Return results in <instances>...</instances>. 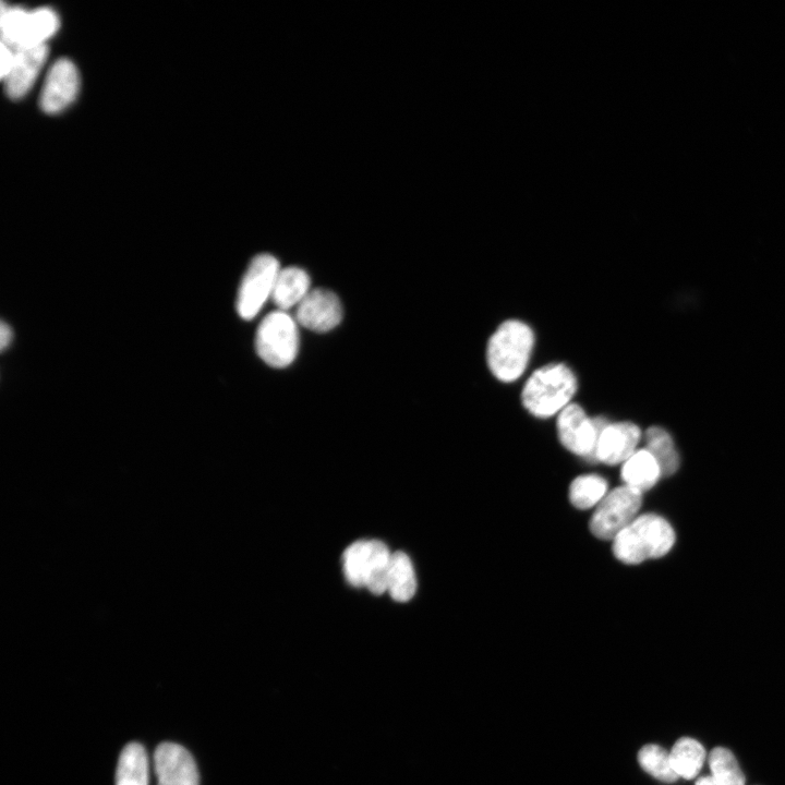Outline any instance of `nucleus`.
Masks as SVG:
<instances>
[{
  "label": "nucleus",
  "mask_w": 785,
  "mask_h": 785,
  "mask_svg": "<svg viewBox=\"0 0 785 785\" xmlns=\"http://www.w3.org/2000/svg\"><path fill=\"white\" fill-rule=\"evenodd\" d=\"M148 768L145 748L138 742L128 744L118 760L116 785H148Z\"/></svg>",
  "instance_id": "nucleus-17"
},
{
  "label": "nucleus",
  "mask_w": 785,
  "mask_h": 785,
  "mask_svg": "<svg viewBox=\"0 0 785 785\" xmlns=\"http://www.w3.org/2000/svg\"><path fill=\"white\" fill-rule=\"evenodd\" d=\"M709 765L716 785H745V775L730 750L724 747L712 749Z\"/></svg>",
  "instance_id": "nucleus-23"
},
{
  "label": "nucleus",
  "mask_w": 785,
  "mask_h": 785,
  "mask_svg": "<svg viewBox=\"0 0 785 785\" xmlns=\"http://www.w3.org/2000/svg\"><path fill=\"white\" fill-rule=\"evenodd\" d=\"M311 280L307 273L295 266L279 270L271 299L280 311L298 305L310 292Z\"/></svg>",
  "instance_id": "nucleus-15"
},
{
  "label": "nucleus",
  "mask_w": 785,
  "mask_h": 785,
  "mask_svg": "<svg viewBox=\"0 0 785 785\" xmlns=\"http://www.w3.org/2000/svg\"><path fill=\"white\" fill-rule=\"evenodd\" d=\"M695 785H716V783L711 775H705L699 777Z\"/></svg>",
  "instance_id": "nucleus-26"
},
{
  "label": "nucleus",
  "mask_w": 785,
  "mask_h": 785,
  "mask_svg": "<svg viewBox=\"0 0 785 785\" xmlns=\"http://www.w3.org/2000/svg\"><path fill=\"white\" fill-rule=\"evenodd\" d=\"M577 391V378L564 363H550L535 370L527 379L521 402L535 418L557 415L571 403Z\"/></svg>",
  "instance_id": "nucleus-2"
},
{
  "label": "nucleus",
  "mask_w": 785,
  "mask_h": 785,
  "mask_svg": "<svg viewBox=\"0 0 785 785\" xmlns=\"http://www.w3.org/2000/svg\"><path fill=\"white\" fill-rule=\"evenodd\" d=\"M675 543L669 522L655 514L638 516L613 540V554L624 564L636 565L666 555Z\"/></svg>",
  "instance_id": "nucleus-3"
},
{
  "label": "nucleus",
  "mask_w": 785,
  "mask_h": 785,
  "mask_svg": "<svg viewBox=\"0 0 785 785\" xmlns=\"http://www.w3.org/2000/svg\"><path fill=\"white\" fill-rule=\"evenodd\" d=\"M607 494V482L596 474L576 478L569 486V500L578 509L596 507Z\"/></svg>",
  "instance_id": "nucleus-21"
},
{
  "label": "nucleus",
  "mask_w": 785,
  "mask_h": 785,
  "mask_svg": "<svg viewBox=\"0 0 785 785\" xmlns=\"http://www.w3.org/2000/svg\"><path fill=\"white\" fill-rule=\"evenodd\" d=\"M669 757L677 775L690 780L700 772L705 760V750L698 740L683 737L674 744Z\"/></svg>",
  "instance_id": "nucleus-20"
},
{
  "label": "nucleus",
  "mask_w": 785,
  "mask_h": 785,
  "mask_svg": "<svg viewBox=\"0 0 785 785\" xmlns=\"http://www.w3.org/2000/svg\"><path fill=\"white\" fill-rule=\"evenodd\" d=\"M12 340V329L4 322L0 325V348L4 350Z\"/></svg>",
  "instance_id": "nucleus-25"
},
{
  "label": "nucleus",
  "mask_w": 785,
  "mask_h": 785,
  "mask_svg": "<svg viewBox=\"0 0 785 785\" xmlns=\"http://www.w3.org/2000/svg\"><path fill=\"white\" fill-rule=\"evenodd\" d=\"M641 439L640 427L629 421L607 422L600 431L594 461L615 466L624 463Z\"/></svg>",
  "instance_id": "nucleus-11"
},
{
  "label": "nucleus",
  "mask_w": 785,
  "mask_h": 785,
  "mask_svg": "<svg viewBox=\"0 0 785 785\" xmlns=\"http://www.w3.org/2000/svg\"><path fill=\"white\" fill-rule=\"evenodd\" d=\"M637 759L644 772L661 782L673 783L679 778L673 769L669 752L659 745L642 746L638 751Z\"/></svg>",
  "instance_id": "nucleus-22"
},
{
  "label": "nucleus",
  "mask_w": 785,
  "mask_h": 785,
  "mask_svg": "<svg viewBox=\"0 0 785 785\" xmlns=\"http://www.w3.org/2000/svg\"><path fill=\"white\" fill-rule=\"evenodd\" d=\"M624 484L641 493L653 487L662 476L654 457L645 449H637L621 466Z\"/></svg>",
  "instance_id": "nucleus-16"
},
{
  "label": "nucleus",
  "mask_w": 785,
  "mask_h": 785,
  "mask_svg": "<svg viewBox=\"0 0 785 785\" xmlns=\"http://www.w3.org/2000/svg\"><path fill=\"white\" fill-rule=\"evenodd\" d=\"M279 270V262L270 254H258L251 261L237 298V311L243 319L255 317L271 297Z\"/></svg>",
  "instance_id": "nucleus-8"
},
{
  "label": "nucleus",
  "mask_w": 785,
  "mask_h": 785,
  "mask_svg": "<svg viewBox=\"0 0 785 785\" xmlns=\"http://www.w3.org/2000/svg\"><path fill=\"white\" fill-rule=\"evenodd\" d=\"M157 785H198V772L191 753L173 742L160 744L154 752Z\"/></svg>",
  "instance_id": "nucleus-12"
},
{
  "label": "nucleus",
  "mask_w": 785,
  "mask_h": 785,
  "mask_svg": "<svg viewBox=\"0 0 785 785\" xmlns=\"http://www.w3.org/2000/svg\"><path fill=\"white\" fill-rule=\"evenodd\" d=\"M341 319L342 305L339 298L333 291L323 288L310 290L295 311V321L316 333L331 330Z\"/></svg>",
  "instance_id": "nucleus-10"
},
{
  "label": "nucleus",
  "mask_w": 785,
  "mask_h": 785,
  "mask_svg": "<svg viewBox=\"0 0 785 785\" xmlns=\"http://www.w3.org/2000/svg\"><path fill=\"white\" fill-rule=\"evenodd\" d=\"M416 580L410 558L403 552L391 554L388 573L387 591L398 602H407L414 595Z\"/></svg>",
  "instance_id": "nucleus-18"
},
{
  "label": "nucleus",
  "mask_w": 785,
  "mask_h": 785,
  "mask_svg": "<svg viewBox=\"0 0 785 785\" xmlns=\"http://www.w3.org/2000/svg\"><path fill=\"white\" fill-rule=\"evenodd\" d=\"M642 493L627 485L613 488L604 496L590 519L591 533L600 540L613 541L638 516Z\"/></svg>",
  "instance_id": "nucleus-7"
},
{
  "label": "nucleus",
  "mask_w": 785,
  "mask_h": 785,
  "mask_svg": "<svg viewBox=\"0 0 785 785\" xmlns=\"http://www.w3.org/2000/svg\"><path fill=\"white\" fill-rule=\"evenodd\" d=\"M391 553L381 541H357L342 555L343 572L354 587L367 588L379 595L387 591V573Z\"/></svg>",
  "instance_id": "nucleus-4"
},
{
  "label": "nucleus",
  "mask_w": 785,
  "mask_h": 785,
  "mask_svg": "<svg viewBox=\"0 0 785 785\" xmlns=\"http://www.w3.org/2000/svg\"><path fill=\"white\" fill-rule=\"evenodd\" d=\"M2 43L14 49L46 45L59 27L56 12L49 8L26 11L17 7L1 9Z\"/></svg>",
  "instance_id": "nucleus-5"
},
{
  "label": "nucleus",
  "mask_w": 785,
  "mask_h": 785,
  "mask_svg": "<svg viewBox=\"0 0 785 785\" xmlns=\"http://www.w3.org/2000/svg\"><path fill=\"white\" fill-rule=\"evenodd\" d=\"M15 49L11 46H9L5 43L1 41V78L4 80L8 75L13 60H14Z\"/></svg>",
  "instance_id": "nucleus-24"
},
{
  "label": "nucleus",
  "mask_w": 785,
  "mask_h": 785,
  "mask_svg": "<svg viewBox=\"0 0 785 785\" xmlns=\"http://www.w3.org/2000/svg\"><path fill=\"white\" fill-rule=\"evenodd\" d=\"M78 73L74 63L58 59L49 69L40 94V107L47 113H56L68 107L78 90Z\"/></svg>",
  "instance_id": "nucleus-13"
},
{
  "label": "nucleus",
  "mask_w": 785,
  "mask_h": 785,
  "mask_svg": "<svg viewBox=\"0 0 785 785\" xmlns=\"http://www.w3.org/2000/svg\"><path fill=\"white\" fill-rule=\"evenodd\" d=\"M607 422L604 416L590 418L582 407L571 402L557 414L558 439L570 452L594 461L597 437Z\"/></svg>",
  "instance_id": "nucleus-9"
},
{
  "label": "nucleus",
  "mask_w": 785,
  "mask_h": 785,
  "mask_svg": "<svg viewBox=\"0 0 785 785\" xmlns=\"http://www.w3.org/2000/svg\"><path fill=\"white\" fill-rule=\"evenodd\" d=\"M47 56L46 45L15 49L12 67L3 80L11 98H21L31 89Z\"/></svg>",
  "instance_id": "nucleus-14"
},
{
  "label": "nucleus",
  "mask_w": 785,
  "mask_h": 785,
  "mask_svg": "<svg viewBox=\"0 0 785 785\" xmlns=\"http://www.w3.org/2000/svg\"><path fill=\"white\" fill-rule=\"evenodd\" d=\"M534 341V333L524 322H503L486 347V362L492 375L503 383L517 381L529 364Z\"/></svg>",
  "instance_id": "nucleus-1"
},
{
  "label": "nucleus",
  "mask_w": 785,
  "mask_h": 785,
  "mask_svg": "<svg viewBox=\"0 0 785 785\" xmlns=\"http://www.w3.org/2000/svg\"><path fill=\"white\" fill-rule=\"evenodd\" d=\"M255 348L266 364L273 367L290 365L299 350L297 321L280 310L267 314L257 328Z\"/></svg>",
  "instance_id": "nucleus-6"
},
{
  "label": "nucleus",
  "mask_w": 785,
  "mask_h": 785,
  "mask_svg": "<svg viewBox=\"0 0 785 785\" xmlns=\"http://www.w3.org/2000/svg\"><path fill=\"white\" fill-rule=\"evenodd\" d=\"M645 449L660 466L662 476L674 474L679 468V455L672 436L660 426H651L644 433Z\"/></svg>",
  "instance_id": "nucleus-19"
}]
</instances>
